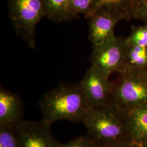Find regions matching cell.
<instances>
[{"mask_svg": "<svg viewBox=\"0 0 147 147\" xmlns=\"http://www.w3.org/2000/svg\"><path fill=\"white\" fill-rule=\"evenodd\" d=\"M96 147H118L133 142L126 113L110 103L90 106L82 123Z\"/></svg>", "mask_w": 147, "mask_h": 147, "instance_id": "obj_1", "label": "cell"}, {"mask_svg": "<svg viewBox=\"0 0 147 147\" xmlns=\"http://www.w3.org/2000/svg\"><path fill=\"white\" fill-rule=\"evenodd\" d=\"M42 121L49 126L60 120L83 123L89 105L80 83L61 82L39 101Z\"/></svg>", "mask_w": 147, "mask_h": 147, "instance_id": "obj_2", "label": "cell"}, {"mask_svg": "<svg viewBox=\"0 0 147 147\" xmlns=\"http://www.w3.org/2000/svg\"><path fill=\"white\" fill-rule=\"evenodd\" d=\"M109 102L126 113L147 108V69L124 68L113 82Z\"/></svg>", "mask_w": 147, "mask_h": 147, "instance_id": "obj_3", "label": "cell"}, {"mask_svg": "<svg viewBox=\"0 0 147 147\" xmlns=\"http://www.w3.org/2000/svg\"><path fill=\"white\" fill-rule=\"evenodd\" d=\"M9 18L16 33L27 45L36 47V27L45 16L42 0H8Z\"/></svg>", "mask_w": 147, "mask_h": 147, "instance_id": "obj_4", "label": "cell"}, {"mask_svg": "<svg viewBox=\"0 0 147 147\" xmlns=\"http://www.w3.org/2000/svg\"><path fill=\"white\" fill-rule=\"evenodd\" d=\"M126 38L115 35L99 46L93 47L90 61L107 78L115 73H119L125 67Z\"/></svg>", "mask_w": 147, "mask_h": 147, "instance_id": "obj_5", "label": "cell"}, {"mask_svg": "<svg viewBox=\"0 0 147 147\" xmlns=\"http://www.w3.org/2000/svg\"><path fill=\"white\" fill-rule=\"evenodd\" d=\"M84 96L90 106L109 103L113 82L92 65L79 82Z\"/></svg>", "mask_w": 147, "mask_h": 147, "instance_id": "obj_6", "label": "cell"}, {"mask_svg": "<svg viewBox=\"0 0 147 147\" xmlns=\"http://www.w3.org/2000/svg\"><path fill=\"white\" fill-rule=\"evenodd\" d=\"M16 127L21 147H61L53 137L50 126L41 121L23 120Z\"/></svg>", "mask_w": 147, "mask_h": 147, "instance_id": "obj_7", "label": "cell"}, {"mask_svg": "<svg viewBox=\"0 0 147 147\" xmlns=\"http://www.w3.org/2000/svg\"><path fill=\"white\" fill-rule=\"evenodd\" d=\"M87 20L89 21L88 37L94 47L113 37L116 25L125 18L120 13L101 9L94 12Z\"/></svg>", "mask_w": 147, "mask_h": 147, "instance_id": "obj_8", "label": "cell"}, {"mask_svg": "<svg viewBox=\"0 0 147 147\" xmlns=\"http://www.w3.org/2000/svg\"><path fill=\"white\" fill-rule=\"evenodd\" d=\"M24 104L20 96L1 86L0 125L16 126L24 119Z\"/></svg>", "mask_w": 147, "mask_h": 147, "instance_id": "obj_9", "label": "cell"}, {"mask_svg": "<svg viewBox=\"0 0 147 147\" xmlns=\"http://www.w3.org/2000/svg\"><path fill=\"white\" fill-rule=\"evenodd\" d=\"M132 141L140 146L147 144V108L126 113Z\"/></svg>", "mask_w": 147, "mask_h": 147, "instance_id": "obj_10", "label": "cell"}, {"mask_svg": "<svg viewBox=\"0 0 147 147\" xmlns=\"http://www.w3.org/2000/svg\"><path fill=\"white\" fill-rule=\"evenodd\" d=\"M45 16L51 21L61 22L75 19L70 8V0H42Z\"/></svg>", "mask_w": 147, "mask_h": 147, "instance_id": "obj_11", "label": "cell"}, {"mask_svg": "<svg viewBox=\"0 0 147 147\" xmlns=\"http://www.w3.org/2000/svg\"><path fill=\"white\" fill-rule=\"evenodd\" d=\"M126 44L125 68L141 70L147 69V47L127 43Z\"/></svg>", "mask_w": 147, "mask_h": 147, "instance_id": "obj_12", "label": "cell"}, {"mask_svg": "<svg viewBox=\"0 0 147 147\" xmlns=\"http://www.w3.org/2000/svg\"><path fill=\"white\" fill-rule=\"evenodd\" d=\"M129 2L130 0H96L93 9L88 18L95 11L105 9L120 13L126 20V11Z\"/></svg>", "mask_w": 147, "mask_h": 147, "instance_id": "obj_13", "label": "cell"}, {"mask_svg": "<svg viewBox=\"0 0 147 147\" xmlns=\"http://www.w3.org/2000/svg\"><path fill=\"white\" fill-rule=\"evenodd\" d=\"M0 147H21L15 126L0 125Z\"/></svg>", "mask_w": 147, "mask_h": 147, "instance_id": "obj_14", "label": "cell"}, {"mask_svg": "<svg viewBox=\"0 0 147 147\" xmlns=\"http://www.w3.org/2000/svg\"><path fill=\"white\" fill-rule=\"evenodd\" d=\"M96 0H70V8L75 19L84 15L87 19L93 9Z\"/></svg>", "mask_w": 147, "mask_h": 147, "instance_id": "obj_15", "label": "cell"}, {"mask_svg": "<svg viewBox=\"0 0 147 147\" xmlns=\"http://www.w3.org/2000/svg\"><path fill=\"white\" fill-rule=\"evenodd\" d=\"M126 42L129 44L147 47V25L132 26L130 35L126 38Z\"/></svg>", "mask_w": 147, "mask_h": 147, "instance_id": "obj_16", "label": "cell"}, {"mask_svg": "<svg viewBox=\"0 0 147 147\" xmlns=\"http://www.w3.org/2000/svg\"><path fill=\"white\" fill-rule=\"evenodd\" d=\"M134 18L143 21L147 20V0H138L130 8L126 20Z\"/></svg>", "mask_w": 147, "mask_h": 147, "instance_id": "obj_17", "label": "cell"}, {"mask_svg": "<svg viewBox=\"0 0 147 147\" xmlns=\"http://www.w3.org/2000/svg\"><path fill=\"white\" fill-rule=\"evenodd\" d=\"M61 147H96L86 136H79L67 144H62Z\"/></svg>", "mask_w": 147, "mask_h": 147, "instance_id": "obj_18", "label": "cell"}, {"mask_svg": "<svg viewBox=\"0 0 147 147\" xmlns=\"http://www.w3.org/2000/svg\"><path fill=\"white\" fill-rule=\"evenodd\" d=\"M118 147H140V146H138V144H136L134 142H130L128 143H126L125 144H123L122 146H121Z\"/></svg>", "mask_w": 147, "mask_h": 147, "instance_id": "obj_19", "label": "cell"}, {"mask_svg": "<svg viewBox=\"0 0 147 147\" xmlns=\"http://www.w3.org/2000/svg\"><path fill=\"white\" fill-rule=\"evenodd\" d=\"M138 1V0H130V2H129V6H128V8H127V11H126V18H127V11H129V9H130V8L131 7V5L135 3L136 1Z\"/></svg>", "mask_w": 147, "mask_h": 147, "instance_id": "obj_20", "label": "cell"}, {"mask_svg": "<svg viewBox=\"0 0 147 147\" xmlns=\"http://www.w3.org/2000/svg\"><path fill=\"white\" fill-rule=\"evenodd\" d=\"M140 147H147V144L146 145H144V146H140Z\"/></svg>", "mask_w": 147, "mask_h": 147, "instance_id": "obj_21", "label": "cell"}, {"mask_svg": "<svg viewBox=\"0 0 147 147\" xmlns=\"http://www.w3.org/2000/svg\"></svg>", "mask_w": 147, "mask_h": 147, "instance_id": "obj_22", "label": "cell"}]
</instances>
